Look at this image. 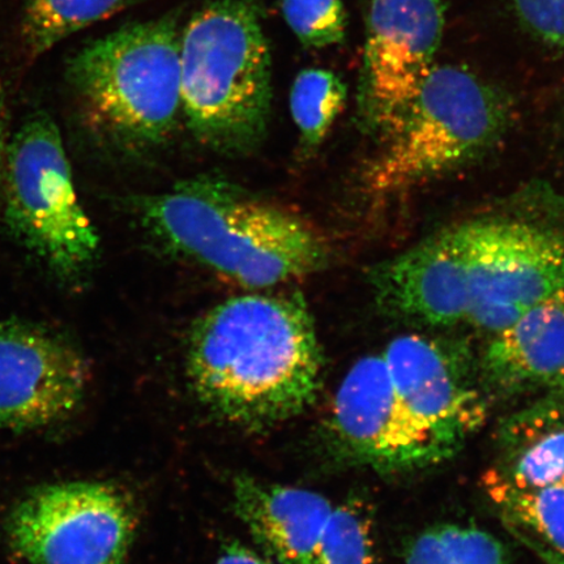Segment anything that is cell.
Listing matches in <instances>:
<instances>
[{"label":"cell","instance_id":"d6986e66","mask_svg":"<svg viewBox=\"0 0 564 564\" xmlns=\"http://www.w3.org/2000/svg\"><path fill=\"white\" fill-rule=\"evenodd\" d=\"M373 512L362 497L334 507L323 529L312 564H373Z\"/></svg>","mask_w":564,"mask_h":564},{"label":"cell","instance_id":"2e32d148","mask_svg":"<svg viewBox=\"0 0 564 564\" xmlns=\"http://www.w3.org/2000/svg\"><path fill=\"white\" fill-rule=\"evenodd\" d=\"M482 486L506 525L564 556V478L544 488L519 490L485 474Z\"/></svg>","mask_w":564,"mask_h":564},{"label":"cell","instance_id":"ac0fdd59","mask_svg":"<svg viewBox=\"0 0 564 564\" xmlns=\"http://www.w3.org/2000/svg\"><path fill=\"white\" fill-rule=\"evenodd\" d=\"M347 84L333 70L306 68L295 77L291 111L303 150L313 151L327 138L347 101Z\"/></svg>","mask_w":564,"mask_h":564},{"label":"cell","instance_id":"8fae6325","mask_svg":"<svg viewBox=\"0 0 564 564\" xmlns=\"http://www.w3.org/2000/svg\"><path fill=\"white\" fill-rule=\"evenodd\" d=\"M88 383L86 358L67 338L37 324L0 321V427L26 432L66 420Z\"/></svg>","mask_w":564,"mask_h":564},{"label":"cell","instance_id":"8992f818","mask_svg":"<svg viewBox=\"0 0 564 564\" xmlns=\"http://www.w3.org/2000/svg\"><path fill=\"white\" fill-rule=\"evenodd\" d=\"M511 101L456 66H434L415 94L378 127V156L366 182L373 195L412 192L481 158L505 135Z\"/></svg>","mask_w":564,"mask_h":564},{"label":"cell","instance_id":"9c48e42d","mask_svg":"<svg viewBox=\"0 0 564 564\" xmlns=\"http://www.w3.org/2000/svg\"><path fill=\"white\" fill-rule=\"evenodd\" d=\"M324 434L337 460L380 474L419 470L447 458L401 403L383 355L366 356L351 366Z\"/></svg>","mask_w":564,"mask_h":564},{"label":"cell","instance_id":"5bb4252c","mask_svg":"<svg viewBox=\"0 0 564 564\" xmlns=\"http://www.w3.org/2000/svg\"><path fill=\"white\" fill-rule=\"evenodd\" d=\"M564 370V289L529 308L492 336L481 380L505 397L552 386Z\"/></svg>","mask_w":564,"mask_h":564},{"label":"cell","instance_id":"52a82bcc","mask_svg":"<svg viewBox=\"0 0 564 564\" xmlns=\"http://www.w3.org/2000/svg\"><path fill=\"white\" fill-rule=\"evenodd\" d=\"M6 221L21 245L62 280L83 276L100 238L80 206L61 132L45 111L28 117L7 147Z\"/></svg>","mask_w":564,"mask_h":564},{"label":"cell","instance_id":"6da1fadb","mask_svg":"<svg viewBox=\"0 0 564 564\" xmlns=\"http://www.w3.org/2000/svg\"><path fill=\"white\" fill-rule=\"evenodd\" d=\"M379 306L397 319L492 335L564 289V228L485 217L443 230L370 271Z\"/></svg>","mask_w":564,"mask_h":564},{"label":"cell","instance_id":"484cf974","mask_svg":"<svg viewBox=\"0 0 564 564\" xmlns=\"http://www.w3.org/2000/svg\"><path fill=\"white\" fill-rule=\"evenodd\" d=\"M7 104L6 91L2 80H0V188H2L4 162L9 138H7Z\"/></svg>","mask_w":564,"mask_h":564},{"label":"cell","instance_id":"4fadbf2b","mask_svg":"<svg viewBox=\"0 0 564 564\" xmlns=\"http://www.w3.org/2000/svg\"><path fill=\"white\" fill-rule=\"evenodd\" d=\"M232 505L253 540L280 564H312L334 510L319 492L250 476L235 478Z\"/></svg>","mask_w":564,"mask_h":564},{"label":"cell","instance_id":"30bf717a","mask_svg":"<svg viewBox=\"0 0 564 564\" xmlns=\"http://www.w3.org/2000/svg\"><path fill=\"white\" fill-rule=\"evenodd\" d=\"M382 355L406 412L447 458L481 429L488 415L481 378L463 345L405 335Z\"/></svg>","mask_w":564,"mask_h":564},{"label":"cell","instance_id":"ba28073f","mask_svg":"<svg viewBox=\"0 0 564 564\" xmlns=\"http://www.w3.org/2000/svg\"><path fill=\"white\" fill-rule=\"evenodd\" d=\"M137 525L135 509L116 486L61 482L28 492L6 534L28 564H123Z\"/></svg>","mask_w":564,"mask_h":564},{"label":"cell","instance_id":"603a6c76","mask_svg":"<svg viewBox=\"0 0 564 564\" xmlns=\"http://www.w3.org/2000/svg\"><path fill=\"white\" fill-rule=\"evenodd\" d=\"M405 564H454V562L451 561L434 527L426 529L411 542L405 553Z\"/></svg>","mask_w":564,"mask_h":564},{"label":"cell","instance_id":"cb8c5ba5","mask_svg":"<svg viewBox=\"0 0 564 564\" xmlns=\"http://www.w3.org/2000/svg\"><path fill=\"white\" fill-rule=\"evenodd\" d=\"M216 564H274L265 556L253 552L252 549L247 547L239 542H231V544L223 549L221 555L218 556Z\"/></svg>","mask_w":564,"mask_h":564},{"label":"cell","instance_id":"d4e9b609","mask_svg":"<svg viewBox=\"0 0 564 564\" xmlns=\"http://www.w3.org/2000/svg\"><path fill=\"white\" fill-rule=\"evenodd\" d=\"M507 529L517 538L521 544H524L528 549H531L533 553L538 554L542 561L547 564H564V556L553 552V550L547 549L546 546L540 544L539 541L529 538L523 532L518 531L512 527L506 525Z\"/></svg>","mask_w":564,"mask_h":564},{"label":"cell","instance_id":"7402d4cb","mask_svg":"<svg viewBox=\"0 0 564 564\" xmlns=\"http://www.w3.org/2000/svg\"><path fill=\"white\" fill-rule=\"evenodd\" d=\"M514 17L528 34L564 52V0H511Z\"/></svg>","mask_w":564,"mask_h":564},{"label":"cell","instance_id":"4316f807","mask_svg":"<svg viewBox=\"0 0 564 564\" xmlns=\"http://www.w3.org/2000/svg\"><path fill=\"white\" fill-rule=\"evenodd\" d=\"M549 390L550 393L555 394V397L564 399V370L562 371L558 379H556L555 382L550 386Z\"/></svg>","mask_w":564,"mask_h":564},{"label":"cell","instance_id":"9a60e30c","mask_svg":"<svg viewBox=\"0 0 564 564\" xmlns=\"http://www.w3.org/2000/svg\"><path fill=\"white\" fill-rule=\"evenodd\" d=\"M498 456L486 471L519 490L544 488L564 478V399L549 397L514 412L498 429Z\"/></svg>","mask_w":564,"mask_h":564},{"label":"cell","instance_id":"7a4b0ae2","mask_svg":"<svg viewBox=\"0 0 564 564\" xmlns=\"http://www.w3.org/2000/svg\"><path fill=\"white\" fill-rule=\"evenodd\" d=\"M323 351L300 292L237 295L189 330L196 398L231 426L262 433L306 412L319 393Z\"/></svg>","mask_w":564,"mask_h":564},{"label":"cell","instance_id":"e0dca14e","mask_svg":"<svg viewBox=\"0 0 564 564\" xmlns=\"http://www.w3.org/2000/svg\"><path fill=\"white\" fill-rule=\"evenodd\" d=\"M143 0H24L21 35L26 53L39 56L84 28Z\"/></svg>","mask_w":564,"mask_h":564},{"label":"cell","instance_id":"ffe728a7","mask_svg":"<svg viewBox=\"0 0 564 564\" xmlns=\"http://www.w3.org/2000/svg\"><path fill=\"white\" fill-rule=\"evenodd\" d=\"M281 12L306 48L340 45L347 34L343 0H281Z\"/></svg>","mask_w":564,"mask_h":564},{"label":"cell","instance_id":"5b68a950","mask_svg":"<svg viewBox=\"0 0 564 564\" xmlns=\"http://www.w3.org/2000/svg\"><path fill=\"white\" fill-rule=\"evenodd\" d=\"M181 13L123 25L67 63L87 122L124 151L164 144L182 115Z\"/></svg>","mask_w":564,"mask_h":564},{"label":"cell","instance_id":"7c38bea8","mask_svg":"<svg viewBox=\"0 0 564 564\" xmlns=\"http://www.w3.org/2000/svg\"><path fill=\"white\" fill-rule=\"evenodd\" d=\"M444 24L441 0H371L358 100L372 131L415 94L433 69Z\"/></svg>","mask_w":564,"mask_h":564},{"label":"cell","instance_id":"44dd1931","mask_svg":"<svg viewBox=\"0 0 564 564\" xmlns=\"http://www.w3.org/2000/svg\"><path fill=\"white\" fill-rule=\"evenodd\" d=\"M454 564H507L506 550L497 538L474 527H436Z\"/></svg>","mask_w":564,"mask_h":564},{"label":"cell","instance_id":"277c9868","mask_svg":"<svg viewBox=\"0 0 564 564\" xmlns=\"http://www.w3.org/2000/svg\"><path fill=\"white\" fill-rule=\"evenodd\" d=\"M182 117L193 137L224 154L262 143L272 61L258 0H208L182 28Z\"/></svg>","mask_w":564,"mask_h":564},{"label":"cell","instance_id":"3957f363","mask_svg":"<svg viewBox=\"0 0 564 564\" xmlns=\"http://www.w3.org/2000/svg\"><path fill=\"white\" fill-rule=\"evenodd\" d=\"M162 249L247 291H267L327 267V239L305 218L216 176L181 181L138 202Z\"/></svg>","mask_w":564,"mask_h":564}]
</instances>
